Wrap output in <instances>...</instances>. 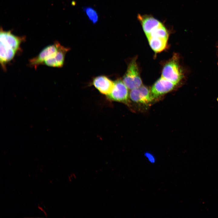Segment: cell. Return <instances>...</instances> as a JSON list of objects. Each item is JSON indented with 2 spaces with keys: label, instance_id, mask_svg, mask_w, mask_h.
<instances>
[{
  "label": "cell",
  "instance_id": "8fae6325",
  "mask_svg": "<svg viewBox=\"0 0 218 218\" xmlns=\"http://www.w3.org/2000/svg\"><path fill=\"white\" fill-rule=\"evenodd\" d=\"M150 47L155 52H160L166 48L167 40L157 37H147Z\"/></svg>",
  "mask_w": 218,
  "mask_h": 218
},
{
  "label": "cell",
  "instance_id": "9c48e42d",
  "mask_svg": "<svg viewBox=\"0 0 218 218\" xmlns=\"http://www.w3.org/2000/svg\"><path fill=\"white\" fill-rule=\"evenodd\" d=\"M137 18L146 36L154 29L163 25L161 22L150 15H138Z\"/></svg>",
  "mask_w": 218,
  "mask_h": 218
},
{
  "label": "cell",
  "instance_id": "277c9868",
  "mask_svg": "<svg viewBox=\"0 0 218 218\" xmlns=\"http://www.w3.org/2000/svg\"><path fill=\"white\" fill-rule=\"evenodd\" d=\"M177 84L161 76L154 83L150 90L152 98L154 100L169 92L173 89Z\"/></svg>",
  "mask_w": 218,
  "mask_h": 218
},
{
  "label": "cell",
  "instance_id": "5b68a950",
  "mask_svg": "<svg viewBox=\"0 0 218 218\" xmlns=\"http://www.w3.org/2000/svg\"><path fill=\"white\" fill-rule=\"evenodd\" d=\"M61 45L58 41L44 48L35 57L29 60V66L36 69L38 67L43 64L45 61L52 54L56 51Z\"/></svg>",
  "mask_w": 218,
  "mask_h": 218
},
{
  "label": "cell",
  "instance_id": "7a4b0ae2",
  "mask_svg": "<svg viewBox=\"0 0 218 218\" xmlns=\"http://www.w3.org/2000/svg\"><path fill=\"white\" fill-rule=\"evenodd\" d=\"M123 81L128 89L130 90L142 85L136 58H134L129 64Z\"/></svg>",
  "mask_w": 218,
  "mask_h": 218
},
{
  "label": "cell",
  "instance_id": "30bf717a",
  "mask_svg": "<svg viewBox=\"0 0 218 218\" xmlns=\"http://www.w3.org/2000/svg\"><path fill=\"white\" fill-rule=\"evenodd\" d=\"M114 82L105 76H100L93 80L92 84L101 93L108 95L114 86Z\"/></svg>",
  "mask_w": 218,
  "mask_h": 218
},
{
  "label": "cell",
  "instance_id": "6da1fadb",
  "mask_svg": "<svg viewBox=\"0 0 218 218\" xmlns=\"http://www.w3.org/2000/svg\"><path fill=\"white\" fill-rule=\"evenodd\" d=\"M161 76L177 84L182 79L183 74L179 63V58L174 55L164 66Z\"/></svg>",
  "mask_w": 218,
  "mask_h": 218
},
{
  "label": "cell",
  "instance_id": "5bb4252c",
  "mask_svg": "<svg viewBox=\"0 0 218 218\" xmlns=\"http://www.w3.org/2000/svg\"><path fill=\"white\" fill-rule=\"evenodd\" d=\"M144 155L150 163L153 164L155 162V158L152 154L149 152H146Z\"/></svg>",
  "mask_w": 218,
  "mask_h": 218
},
{
  "label": "cell",
  "instance_id": "4fadbf2b",
  "mask_svg": "<svg viewBox=\"0 0 218 218\" xmlns=\"http://www.w3.org/2000/svg\"><path fill=\"white\" fill-rule=\"evenodd\" d=\"M83 10L93 24H95L98 22V15L94 9L90 6H86L84 7Z\"/></svg>",
  "mask_w": 218,
  "mask_h": 218
},
{
  "label": "cell",
  "instance_id": "ba28073f",
  "mask_svg": "<svg viewBox=\"0 0 218 218\" xmlns=\"http://www.w3.org/2000/svg\"><path fill=\"white\" fill-rule=\"evenodd\" d=\"M25 39L24 36H15L11 31H5L1 28L0 41L7 43L13 47L18 52L21 51L20 45Z\"/></svg>",
  "mask_w": 218,
  "mask_h": 218
},
{
  "label": "cell",
  "instance_id": "52a82bcc",
  "mask_svg": "<svg viewBox=\"0 0 218 218\" xmlns=\"http://www.w3.org/2000/svg\"><path fill=\"white\" fill-rule=\"evenodd\" d=\"M69 48L60 45L58 50L52 54L44 61L43 64L47 66L57 68L63 66L65 54Z\"/></svg>",
  "mask_w": 218,
  "mask_h": 218
},
{
  "label": "cell",
  "instance_id": "8992f818",
  "mask_svg": "<svg viewBox=\"0 0 218 218\" xmlns=\"http://www.w3.org/2000/svg\"><path fill=\"white\" fill-rule=\"evenodd\" d=\"M129 97L134 102L145 104H149L153 100L150 90L143 85L131 90L129 93Z\"/></svg>",
  "mask_w": 218,
  "mask_h": 218
},
{
  "label": "cell",
  "instance_id": "7c38bea8",
  "mask_svg": "<svg viewBox=\"0 0 218 218\" xmlns=\"http://www.w3.org/2000/svg\"><path fill=\"white\" fill-rule=\"evenodd\" d=\"M157 37L168 40L169 34L167 29L163 25L159 27L152 31L147 37Z\"/></svg>",
  "mask_w": 218,
  "mask_h": 218
},
{
  "label": "cell",
  "instance_id": "3957f363",
  "mask_svg": "<svg viewBox=\"0 0 218 218\" xmlns=\"http://www.w3.org/2000/svg\"><path fill=\"white\" fill-rule=\"evenodd\" d=\"M114 86L107 97L111 100L127 103L128 102L129 94L128 88L123 81L117 79L114 81Z\"/></svg>",
  "mask_w": 218,
  "mask_h": 218
},
{
  "label": "cell",
  "instance_id": "2e32d148",
  "mask_svg": "<svg viewBox=\"0 0 218 218\" xmlns=\"http://www.w3.org/2000/svg\"></svg>",
  "mask_w": 218,
  "mask_h": 218
},
{
  "label": "cell",
  "instance_id": "9a60e30c",
  "mask_svg": "<svg viewBox=\"0 0 218 218\" xmlns=\"http://www.w3.org/2000/svg\"><path fill=\"white\" fill-rule=\"evenodd\" d=\"M216 100H217V102H218V97L217 98Z\"/></svg>",
  "mask_w": 218,
  "mask_h": 218
}]
</instances>
